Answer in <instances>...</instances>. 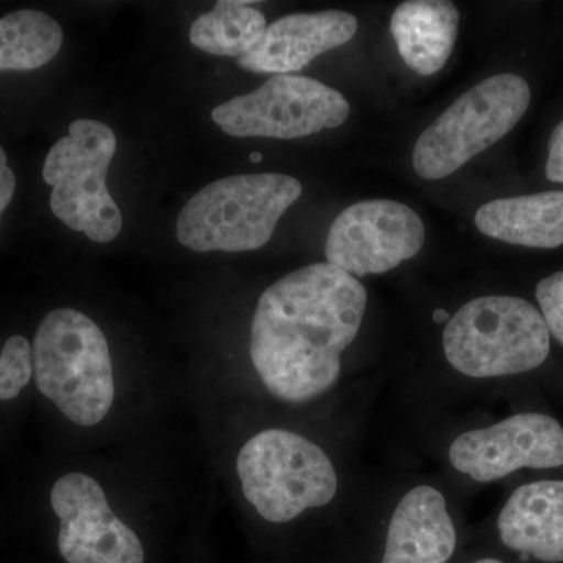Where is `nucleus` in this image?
<instances>
[{
    "instance_id": "obj_1",
    "label": "nucleus",
    "mask_w": 563,
    "mask_h": 563,
    "mask_svg": "<svg viewBox=\"0 0 563 563\" xmlns=\"http://www.w3.org/2000/svg\"><path fill=\"white\" fill-rule=\"evenodd\" d=\"M365 287L350 274L313 263L266 288L252 318L250 354L266 390L302 404L331 390L342 354L361 331Z\"/></svg>"
},
{
    "instance_id": "obj_2",
    "label": "nucleus",
    "mask_w": 563,
    "mask_h": 563,
    "mask_svg": "<svg viewBox=\"0 0 563 563\" xmlns=\"http://www.w3.org/2000/svg\"><path fill=\"white\" fill-rule=\"evenodd\" d=\"M33 376L40 391L68 420L99 424L114 401L109 343L99 325L74 309H55L36 331Z\"/></svg>"
},
{
    "instance_id": "obj_3",
    "label": "nucleus",
    "mask_w": 563,
    "mask_h": 563,
    "mask_svg": "<svg viewBox=\"0 0 563 563\" xmlns=\"http://www.w3.org/2000/svg\"><path fill=\"white\" fill-rule=\"evenodd\" d=\"M301 195V181L285 174H240L211 181L180 211L177 240L196 252L258 250Z\"/></svg>"
},
{
    "instance_id": "obj_4",
    "label": "nucleus",
    "mask_w": 563,
    "mask_h": 563,
    "mask_svg": "<svg viewBox=\"0 0 563 563\" xmlns=\"http://www.w3.org/2000/svg\"><path fill=\"white\" fill-rule=\"evenodd\" d=\"M446 361L473 379L539 368L551 351L542 313L515 296H481L457 310L443 332Z\"/></svg>"
},
{
    "instance_id": "obj_5",
    "label": "nucleus",
    "mask_w": 563,
    "mask_h": 563,
    "mask_svg": "<svg viewBox=\"0 0 563 563\" xmlns=\"http://www.w3.org/2000/svg\"><path fill=\"white\" fill-rule=\"evenodd\" d=\"M244 498L272 523L328 506L339 490L335 466L306 437L268 429L252 437L236 457Z\"/></svg>"
},
{
    "instance_id": "obj_6",
    "label": "nucleus",
    "mask_w": 563,
    "mask_h": 563,
    "mask_svg": "<svg viewBox=\"0 0 563 563\" xmlns=\"http://www.w3.org/2000/svg\"><path fill=\"white\" fill-rule=\"evenodd\" d=\"M529 103L531 88L517 74L481 81L421 133L413 147L415 173L426 180L451 176L512 131Z\"/></svg>"
},
{
    "instance_id": "obj_7",
    "label": "nucleus",
    "mask_w": 563,
    "mask_h": 563,
    "mask_svg": "<svg viewBox=\"0 0 563 563\" xmlns=\"http://www.w3.org/2000/svg\"><path fill=\"white\" fill-rule=\"evenodd\" d=\"M117 152V136L101 121L77 120L69 135L52 146L43 166L52 187V213L91 242L109 243L120 235L122 213L107 188Z\"/></svg>"
},
{
    "instance_id": "obj_8",
    "label": "nucleus",
    "mask_w": 563,
    "mask_h": 563,
    "mask_svg": "<svg viewBox=\"0 0 563 563\" xmlns=\"http://www.w3.org/2000/svg\"><path fill=\"white\" fill-rule=\"evenodd\" d=\"M350 111L342 92L309 77L285 74L221 103L211 111V120L236 139L296 140L340 128Z\"/></svg>"
},
{
    "instance_id": "obj_9",
    "label": "nucleus",
    "mask_w": 563,
    "mask_h": 563,
    "mask_svg": "<svg viewBox=\"0 0 563 563\" xmlns=\"http://www.w3.org/2000/svg\"><path fill=\"white\" fill-rule=\"evenodd\" d=\"M424 222L406 203L372 199L344 209L325 239V263L350 276L391 272L424 244Z\"/></svg>"
},
{
    "instance_id": "obj_10",
    "label": "nucleus",
    "mask_w": 563,
    "mask_h": 563,
    "mask_svg": "<svg viewBox=\"0 0 563 563\" xmlns=\"http://www.w3.org/2000/svg\"><path fill=\"white\" fill-rule=\"evenodd\" d=\"M450 462L476 483H493L521 468L563 465V428L543 413H518L459 435Z\"/></svg>"
},
{
    "instance_id": "obj_11",
    "label": "nucleus",
    "mask_w": 563,
    "mask_h": 563,
    "mask_svg": "<svg viewBox=\"0 0 563 563\" xmlns=\"http://www.w3.org/2000/svg\"><path fill=\"white\" fill-rule=\"evenodd\" d=\"M51 504L58 520V550L68 563H144L139 536L114 515L101 484L85 473L55 483Z\"/></svg>"
},
{
    "instance_id": "obj_12",
    "label": "nucleus",
    "mask_w": 563,
    "mask_h": 563,
    "mask_svg": "<svg viewBox=\"0 0 563 563\" xmlns=\"http://www.w3.org/2000/svg\"><path fill=\"white\" fill-rule=\"evenodd\" d=\"M357 29V18L347 11L290 14L266 27L262 40L239 58V65L258 74L298 73L318 55L350 43Z\"/></svg>"
},
{
    "instance_id": "obj_13",
    "label": "nucleus",
    "mask_w": 563,
    "mask_h": 563,
    "mask_svg": "<svg viewBox=\"0 0 563 563\" xmlns=\"http://www.w3.org/2000/svg\"><path fill=\"white\" fill-rule=\"evenodd\" d=\"M455 544L457 533L446 499L435 488L418 485L391 515L383 563H446Z\"/></svg>"
},
{
    "instance_id": "obj_14",
    "label": "nucleus",
    "mask_w": 563,
    "mask_h": 563,
    "mask_svg": "<svg viewBox=\"0 0 563 563\" xmlns=\"http://www.w3.org/2000/svg\"><path fill=\"white\" fill-rule=\"evenodd\" d=\"M503 543L548 563L563 562V481L517 488L498 517Z\"/></svg>"
},
{
    "instance_id": "obj_15",
    "label": "nucleus",
    "mask_w": 563,
    "mask_h": 563,
    "mask_svg": "<svg viewBox=\"0 0 563 563\" xmlns=\"http://www.w3.org/2000/svg\"><path fill=\"white\" fill-rule=\"evenodd\" d=\"M459 22L453 2L409 0L393 13L390 31L404 63L420 76H433L453 54Z\"/></svg>"
},
{
    "instance_id": "obj_16",
    "label": "nucleus",
    "mask_w": 563,
    "mask_h": 563,
    "mask_svg": "<svg viewBox=\"0 0 563 563\" xmlns=\"http://www.w3.org/2000/svg\"><path fill=\"white\" fill-rule=\"evenodd\" d=\"M474 222L499 242L554 250L563 244V191L496 199L476 211Z\"/></svg>"
},
{
    "instance_id": "obj_17",
    "label": "nucleus",
    "mask_w": 563,
    "mask_h": 563,
    "mask_svg": "<svg viewBox=\"0 0 563 563\" xmlns=\"http://www.w3.org/2000/svg\"><path fill=\"white\" fill-rule=\"evenodd\" d=\"M254 2H218L209 13L192 22V46L218 57H243L262 40L266 20Z\"/></svg>"
},
{
    "instance_id": "obj_18",
    "label": "nucleus",
    "mask_w": 563,
    "mask_h": 563,
    "mask_svg": "<svg viewBox=\"0 0 563 563\" xmlns=\"http://www.w3.org/2000/svg\"><path fill=\"white\" fill-rule=\"evenodd\" d=\"M60 24L38 10H20L0 18V70H32L62 49Z\"/></svg>"
},
{
    "instance_id": "obj_19",
    "label": "nucleus",
    "mask_w": 563,
    "mask_h": 563,
    "mask_svg": "<svg viewBox=\"0 0 563 563\" xmlns=\"http://www.w3.org/2000/svg\"><path fill=\"white\" fill-rule=\"evenodd\" d=\"M33 374L32 346L27 339L13 335L0 352V401H10L27 384Z\"/></svg>"
},
{
    "instance_id": "obj_20",
    "label": "nucleus",
    "mask_w": 563,
    "mask_h": 563,
    "mask_svg": "<svg viewBox=\"0 0 563 563\" xmlns=\"http://www.w3.org/2000/svg\"><path fill=\"white\" fill-rule=\"evenodd\" d=\"M536 292L550 335L563 344V272L540 280Z\"/></svg>"
},
{
    "instance_id": "obj_21",
    "label": "nucleus",
    "mask_w": 563,
    "mask_h": 563,
    "mask_svg": "<svg viewBox=\"0 0 563 563\" xmlns=\"http://www.w3.org/2000/svg\"><path fill=\"white\" fill-rule=\"evenodd\" d=\"M548 180L563 184V121L554 129L550 139L547 161Z\"/></svg>"
},
{
    "instance_id": "obj_22",
    "label": "nucleus",
    "mask_w": 563,
    "mask_h": 563,
    "mask_svg": "<svg viewBox=\"0 0 563 563\" xmlns=\"http://www.w3.org/2000/svg\"><path fill=\"white\" fill-rule=\"evenodd\" d=\"M14 190H16V177L11 172L5 151L0 147V218H2L7 207L10 206Z\"/></svg>"
},
{
    "instance_id": "obj_23",
    "label": "nucleus",
    "mask_w": 563,
    "mask_h": 563,
    "mask_svg": "<svg viewBox=\"0 0 563 563\" xmlns=\"http://www.w3.org/2000/svg\"><path fill=\"white\" fill-rule=\"evenodd\" d=\"M433 322L437 324H442V322H446L451 320L450 313L444 309H437L435 312L432 313Z\"/></svg>"
},
{
    "instance_id": "obj_24",
    "label": "nucleus",
    "mask_w": 563,
    "mask_h": 563,
    "mask_svg": "<svg viewBox=\"0 0 563 563\" xmlns=\"http://www.w3.org/2000/svg\"><path fill=\"white\" fill-rule=\"evenodd\" d=\"M262 154L261 152H254V154L251 155V162L252 163H261L262 162Z\"/></svg>"
},
{
    "instance_id": "obj_25",
    "label": "nucleus",
    "mask_w": 563,
    "mask_h": 563,
    "mask_svg": "<svg viewBox=\"0 0 563 563\" xmlns=\"http://www.w3.org/2000/svg\"><path fill=\"white\" fill-rule=\"evenodd\" d=\"M474 563H504V562L498 561V559H481V561H477Z\"/></svg>"
}]
</instances>
